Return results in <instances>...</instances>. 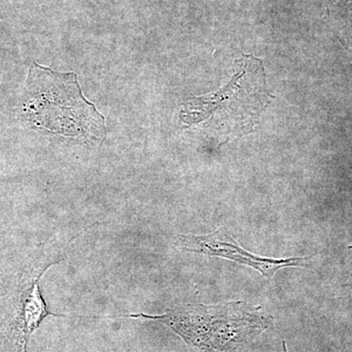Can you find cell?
<instances>
[{
    "label": "cell",
    "instance_id": "obj_1",
    "mask_svg": "<svg viewBox=\"0 0 352 352\" xmlns=\"http://www.w3.org/2000/svg\"><path fill=\"white\" fill-rule=\"evenodd\" d=\"M120 317L161 322L184 340L190 352H241L272 323L261 307L245 302L180 305L161 315Z\"/></svg>",
    "mask_w": 352,
    "mask_h": 352
},
{
    "label": "cell",
    "instance_id": "obj_2",
    "mask_svg": "<svg viewBox=\"0 0 352 352\" xmlns=\"http://www.w3.org/2000/svg\"><path fill=\"white\" fill-rule=\"evenodd\" d=\"M23 111L39 129L88 140H101L105 135V119L83 96L75 73H58L34 62L25 82Z\"/></svg>",
    "mask_w": 352,
    "mask_h": 352
},
{
    "label": "cell",
    "instance_id": "obj_3",
    "mask_svg": "<svg viewBox=\"0 0 352 352\" xmlns=\"http://www.w3.org/2000/svg\"><path fill=\"white\" fill-rule=\"evenodd\" d=\"M74 239L39 245L24 266L0 277V352H28L30 338L47 316H64L48 310L39 280L66 256Z\"/></svg>",
    "mask_w": 352,
    "mask_h": 352
},
{
    "label": "cell",
    "instance_id": "obj_4",
    "mask_svg": "<svg viewBox=\"0 0 352 352\" xmlns=\"http://www.w3.org/2000/svg\"><path fill=\"white\" fill-rule=\"evenodd\" d=\"M237 71L226 87L212 94L191 99L180 118L186 124L212 122L226 133L250 131L270 102L263 63L252 55L238 60Z\"/></svg>",
    "mask_w": 352,
    "mask_h": 352
},
{
    "label": "cell",
    "instance_id": "obj_5",
    "mask_svg": "<svg viewBox=\"0 0 352 352\" xmlns=\"http://www.w3.org/2000/svg\"><path fill=\"white\" fill-rule=\"evenodd\" d=\"M175 247L183 252H196L208 256L229 259L249 266L271 279L278 271L287 267L305 266L309 258L274 259L256 256L243 249L226 228L219 229L208 235L196 236L178 234L175 238Z\"/></svg>",
    "mask_w": 352,
    "mask_h": 352
}]
</instances>
